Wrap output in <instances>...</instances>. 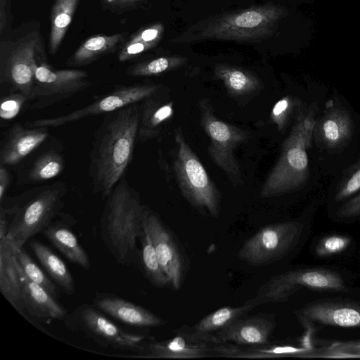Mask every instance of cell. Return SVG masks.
<instances>
[{
    "label": "cell",
    "mask_w": 360,
    "mask_h": 360,
    "mask_svg": "<svg viewBox=\"0 0 360 360\" xmlns=\"http://www.w3.org/2000/svg\"><path fill=\"white\" fill-rule=\"evenodd\" d=\"M140 103L104 115L95 131L89 174L94 193L106 198L125 176L137 140Z\"/></svg>",
    "instance_id": "obj_1"
},
{
    "label": "cell",
    "mask_w": 360,
    "mask_h": 360,
    "mask_svg": "<svg viewBox=\"0 0 360 360\" xmlns=\"http://www.w3.org/2000/svg\"><path fill=\"white\" fill-rule=\"evenodd\" d=\"M285 12L283 7L266 4L216 14L192 25L172 41L176 44L212 40L259 41L274 34Z\"/></svg>",
    "instance_id": "obj_2"
},
{
    "label": "cell",
    "mask_w": 360,
    "mask_h": 360,
    "mask_svg": "<svg viewBox=\"0 0 360 360\" xmlns=\"http://www.w3.org/2000/svg\"><path fill=\"white\" fill-rule=\"evenodd\" d=\"M144 205L124 176L106 198L99 223L106 248L122 265H133L140 257L137 240L142 229Z\"/></svg>",
    "instance_id": "obj_3"
},
{
    "label": "cell",
    "mask_w": 360,
    "mask_h": 360,
    "mask_svg": "<svg viewBox=\"0 0 360 360\" xmlns=\"http://www.w3.org/2000/svg\"><path fill=\"white\" fill-rule=\"evenodd\" d=\"M68 186L63 181L44 184L0 203L9 218L6 238L16 250L42 232L58 215L64 205Z\"/></svg>",
    "instance_id": "obj_4"
},
{
    "label": "cell",
    "mask_w": 360,
    "mask_h": 360,
    "mask_svg": "<svg viewBox=\"0 0 360 360\" xmlns=\"http://www.w3.org/2000/svg\"><path fill=\"white\" fill-rule=\"evenodd\" d=\"M39 28H19L0 42V85L2 95L21 92L30 96L38 65L46 63Z\"/></svg>",
    "instance_id": "obj_5"
},
{
    "label": "cell",
    "mask_w": 360,
    "mask_h": 360,
    "mask_svg": "<svg viewBox=\"0 0 360 360\" xmlns=\"http://www.w3.org/2000/svg\"><path fill=\"white\" fill-rule=\"evenodd\" d=\"M315 121L309 115L300 120L283 144L281 156L262 187L260 195L271 198L293 191L309 177L307 148Z\"/></svg>",
    "instance_id": "obj_6"
},
{
    "label": "cell",
    "mask_w": 360,
    "mask_h": 360,
    "mask_svg": "<svg viewBox=\"0 0 360 360\" xmlns=\"http://www.w3.org/2000/svg\"><path fill=\"white\" fill-rule=\"evenodd\" d=\"M176 153L173 169L184 197L199 210L217 217L220 193L180 128L174 131Z\"/></svg>",
    "instance_id": "obj_7"
},
{
    "label": "cell",
    "mask_w": 360,
    "mask_h": 360,
    "mask_svg": "<svg viewBox=\"0 0 360 360\" xmlns=\"http://www.w3.org/2000/svg\"><path fill=\"white\" fill-rule=\"evenodd\" d=\"M70 330L89 337L104 347L130 352L141 356L148 342L143 335L128 333L105 316L96 307L82 304L63 320Z\"/></svg>",
    "instance_id": "obj_8"
},
{
    "label": "cell",
    "mask_w": 360,
    "mask_h": 360,
    "mask_svg": "<svg viewBox=\"0 0 360 360\" xmlns=\"http://www.w3.org/2000/svg\"><path fill=\"white\" fill-rule=\"evenodd\" d=\"M302 288L321 291H347L344 279L338 273L322 268L290 270L273 276L252 298L255 304L287 301Z\"/></svg>",
    "instance_id": "obj_9"
},
{
    "label": "cell",
    "mask_w": 360,
    "mask_h": 360,
    "mask_svg": "<svg viewBox=\"0 0 360 360\" xmlns=\"http://www.w3.org/2000/svg\"><path fill=\"white\" fill-rule=\"evenodd\" d=\"M198 105L202 127L210 139V156L233 185L241 184V173L233 150L247 141L248 133L218 119L207 99H201Z\"/></svg>",
    "instance_id": "obj_10"
},
{
    "label": "cell",
    "mask_w": 360,
    "mask_h": 360,
    "mask_svg": "<svg viewBox=\"0 0 360 360\" xmlns=\"http://www.w3.org/2000/svg\"><path fill=\"white\" fill-rule=\"evenodd\" d=\"M236 345L221 340L217 335L198 331L178 333L163 341H148L141 357L155 359L233 358Z\"/></svg>",
    "instance_id": "obj_11"
},
{
    "label": "cell",
    "mask_w": 360,
    "mask_h": 360,
    "mask_svg": "<svg viewBox=\"0 0 360 360\" xmlns=\"http://www.w3.org/2000/svg\"><path fill=\"white\" fill-rule=\"evenodd\" d=\"M160 86L136 84L116 86L113 90L81 108L56 117L36 119L25 122L28 127H58L65 124L98 115H105L157 95Z\"/></svg>",
    "instance_id": "obj_12"
},
{
    "label": "cell",
    "mask_w": 360,
    "mask_h": 360,
    "mask_svg": "<svg viewBox=\"0 0 360 360\" xmlns=\"http://www.w3.org/2000/svg\"><path fill=\"white\" fill-rule=\"evenodd\" d=\"M302 230V224L295 221L265 226L244 242L238 256L250 265L270 264L283 257L295 246Z\"/></svg>",
    "instance_id": "obj_13"
},
{
    "label": "cell",
    "mask_w": 360,
    "mask_h": 360,
    "mask_svg": "<svg viewBox=\"0 0 360 360\" xmlns=\"http://www.w3.org/2000/svg\"><path fill=\"white\" fill-rule=\"evenodd\" d=\"M91 86L87 72L54 70L46 62L37 65L29 109L41 110L68 98Z\"/></svg>",
    "instance_id": "obj_14"
},
{
    "label": "cell",
    "mask_w": 360,
    "mask_h": 360,
    "mask_svg": "<svg viewBox=\"0 0 360 360\" xmlns=\"http://www.w3.org/2000/svg\"><path fill=\"white\" fill-rule=\"evenodd\" d=\"M143 218L169 285L176 290L179 289L185 268L183 257L173 236L158 214L146 205H144Z\"/></svg>",
    "instance_id": "obj_15"
},
{
    "label": "cell",
    "mask_w": 360,
    "mask_h": 360,
    "mask_svg": "<svg viewBox=\"0 0 360 360\" xmlns=\"http://www.w3.org/2000/svg\"><path fill=\"white\" fill-rule=\"evenodd\" d=\"M301 323L344 328H360V304L349 302L320 301L296 311Z\"/></svg>",
    "instance_id": "obj_16"
},
{
    "label": "cell",
    "mask_w": 360,
    "mask_h": 360,
    "mask_svg": "<svg viewBox=\"0 0 360 360\" xmlns=\"http://www.w3.org/2000/svg\"><path fill=\"white\" fill-rule=\"evenodd\" d=\"M49 127H28L13 124L1 141L0 165L13 167L38 148L49 136Z\"/></svg>",
    "instance_id": "obj_17"
},
{
    "label": "cell",
    "mask_w": 360,
    "mask_h": 360,
    "mask_svg": "<svg viewBox=\"0 0 360 360\" xmlns=\"http://www.w3.org/2000/svg\"><path fill=\"white\" fill-rule=\"evenodd\" d=\"M94 305L111 317L135 327H158L166 321L147 309L118 296L97 293Z\"/></svg>",
    "instance_id": "obj_18"
},
{
    "label": "cell",
    "mask_w": 360,
    "mask_h": 360,
    "mask_svg": "<svg viewBox=\"0 0 360 360\" xmlns=\"http://www.w3.org/2000/svg\"><path fill=\"white\" fill-rule=\"evenodd\" d=\"M275 328V321L268 315L239 318L217 333L226 342L239 346H257L269 343Z\"/></svg>",
    "instance_id": "obj_19"
},
{
    "label": "cell",
    "mask_w": 360,
    "mask_h": 360,
    "mask_svg": "<svg viewBox=\"0 0 360 360\" xmlns=\"http://www.w3.org/2000/svg\"><path fill=\"white\" fill-rule=\"evenodd\" d=\"M21 282L26 311L35 317L63 321L68 312L49 292L32 281L23 271L15 257Z\"/></svg>",
    "instance_id": "obj_20"
},
{
    "label": "cell",
    "mask_w": 360,
    "mask_h": 360,
    "mask_svg": "<svg viewBox=\"0 0 360 360\" xmlns=\"http://www.w3.org/2000/svg\"><path fill=\"white\" fill-rule=\"evenodd\" d=\"M15 250L6 236L0 238V290L14 309L27 318L21 282L15 262Z\"/></svg>",
    "instance_id": "obj_21"
},
{
    "label": "cell",
    "mask_w": 360,
    "mask_h": 360,
    "mask_svg": "<svg viewBox=\"0 0 360 360\" xmlns=\"http://www.w3.org/2000/svg\"><path fill=\"white\" fill-rule=\"evenodd\" d=\"M64 165L63 155L58 151L54 149L44 151L18 170L16 184L26 185L47 181L58 176Z\"/></svg>",
    "instance_id": "obj_22"
},
{
    "label": "cell",
    "mask_w": 360,
    "mask_h": 360,
    "mask_svg": "<svg viewBox=\"0 0 360 360\" xmlns=\"http://www.w3.org/2000/svg\"><path fill=\"white\" fill-rule=\"evenodd\" d=\"M157 95L140 103L137 140L148 141L158 136L163 124L173 115V103L164 102Z\"/></svg>",
    "instance_id": "obj_23"
},
{
    "label": "cell",
    "mask_w": 360,
    "mask_h": 360,
    "mask_svg": "<svg viewBox=\"0 0 360 360\" xmlns=\"http://www.w3.org/2000/svg\"><path fill=\"white\" fill-rule=\"evenodd\" d=\"M41 233L71 262L86 270L90 268L86 252L68 225L52 221Z\"/></svg>",
    "instance_id": "obj_24"
},
{
    "label": "cell",
    "mask_w": 360,
    "mask_h": 360,
    "mask_svg": "<svg viewBox=\"0 0 360 360\" xmlns=\"http://www.w3.org/2000/svg\"><path fill=\"white\" fill-rule=\"evenodd\" d=\"M127 36V32L110 35L98 34L84 41L67 60L70 67L84 66L98 60L101 57L112 53L122 44Z\"/></svg>",
    "instance_id": "obj_25"
},
{
    "label": "cell",
    "mask_w": 360,
    "mask_h": 360,
    "mask_svg": "<svg viewBox=\"0 0 360 360\" xmlns=\"http://www.w3.org/2000/svg\"><path fill=\"white\" fill-rule=\"evenodd\" d=\"M30 246L43 267L65 294L71 295L75 291L73 276L63 261L49 247L36 239H32Z\"/></svg>",
    "instance_id": "obj_26"
},
{
    "label": "cell",
    "mask_w": 360,
    "mask_h": 360,
    "mask_svg": "<svg viewBox=\"0 0 360 360\" xmlns=\"http://www.w3.org/2000/svg\"><path fill=\"white\" fill-rule=\"evenodd\" d=\"M214 73L233 96L249 95L263 86L262 81L254 73L241 68L219 64L214 67Z\"/></svg>",
    "instance_id": "obj_27"
},
{
    "label": "cell",
    "mask_w": 360,
    "mask_h": 360,
    "mask_svg": "<svg viewBox=\"0 0 360 360\" xmlns=\"http://www.w3.org/2000/svg\"><path fill=\"white\" fill-rule=\"evenodd\" d=\"M352 129V121L347 112L335 108L321 118L317 130L321 139L326 146L336 148L349 140Z\"/></svg>",
    "instance_id": "obj_28"
},
{
    "label": "cell",
    "mask_w": 360,
    "mask_h": 360,
    "mask_svg": "<svg viewBox=\"0 0 360 360\" xmlns=\"http://www.w3.org/2000/svg\"><path fill=\"white\" fill-rule=\"evenodd\" d=\"M79 0H55L51 12L49 51L55 54L72 22Z\"/></svg>",
    "instance_id": "obj_29"
},
{
    "label": "cell",
    "mask_w": 360,
    "mask_h": 360,
    "mask_svg": "<svg viewBox=\"0 0 360 360\" xmlns=\"http://www.w3.org/2000/svg\"><path fill=\"white\" fill-rule=\"evenodd\" d=\"M257 307L252 299L238 307H224L207 314L193 327L195 330L207 333H217L236 319Z\"/></svg>",
    "instance_id": "obj_30"
},
{
    "label": "cell",
    "mask_w": 360,
    "mask_h": 360,
    "mask_svg": "<svg viewBox=\"0 0 360 360\" xmlns=\"http://www.w3.org/2000/svg\"><path fill=\"white\" fill-rule=\"evenodd\" d=\"M139 240L141 244L140 257L148 279L154 285L160 288L169 285V280L160 266L155 248L143 218Z\"/></svg>",
    "instance_id": "obj_31"
},
{
    "label": "cell",
    "mask_w": 360,
    "mask_h": 360,
    "mask_svg": "<svg viewBox=\"0 0 360 360\" xmlns=\"http://www.w3.org/2000/svg\"><path fill=\"white\" fill-rule=\"evenodd\" d=\"M188 58L182 56L160 57L136 63L127 69V75L132 77L158 75L184 65Z\"/></svg>",
    "instance_id": "obj_32"
},
{
    "label": "cell",
    "mask_w": 360,
    "mask_h": 360,
    "mask_svg": "<svg viewBox=\"0 0 360 360\" xmlns=\"http://www.w3.org/2000/svg\"><path fill=\"white\" fill-rule=\"evenodd\" d=\"M303 349L288 345H266L236 347L233 358L264 359L277 358L286 356H297Z\"/></svg>",
    "instance_id": "obj_33"
},
{
    "label": "cell",
    "mask_w": 360,
    "mask_h": 360,
    "mask_svg": "<svg viewBox=\"0 0 360 360\" xmlns=\"http://www.w3.org/2000/svg\"><path fill=\"white\" fill-rule=\"evenodd\" d=\"M15 257L25 274L34 283L49 292L54 298H58L55 283L51 281L42 269L33 261L24 247L15 250Z\"/></svg>",
    "instance_id": "obj_34"
},
{
    "label": "cell",
    "mask_w": 360,
    "mask_h": 360,
    "mask_svg": "<svg viewBox=\"0 0 360 360\" xmlns=\"http://www.w3.org/2000/svg\"><path fill=\"white\" fill-rule=\"evenodd\" d=\"M30 96L14 92L1 97L0 117L1 121L8 122L16 117L22 111L25 105H29Z\"/></svg>",
    "instance_id": "obj_35"
},
{
    "label": "cell",
    "mask_w": 360,
    "mask_h": 360,
    "mask_svg": "<svg viewBox=\"0 0 360 360\" xmlns=\"http://www.w3.org/2000/svg\"><path fill=\"white\" fill-rule=\"evenodd\" d=\"M351 243V239L344 235H330L322 238L316 245L315 252L319 257H328L340 253Z\"/></svg>",
    "instance_id": "obj_36"
},
{
    "label": "cell",
    "mask_w": 360,
    "mask_h": 360,
    "mask_svg": "<svg viewBox=\"0 0 360 360\" xmlns=\"http://www.w3.org/2000/svg\"><path fill=\"white\" fill-rule=\"evenodd\" d=\"M359 190H360V160L340 184L335 200L338 202L343 200Z\"/></svg>",
    "instance_id": "obj_37"
},
{
    "label": "cell",
    "mask_w": 360,
    "mask_h": 360,
    "mask_svg": "<svg viewBox=\"0 0 360 360\" xmlns=\"http://www.w3.org/2000/svg\"><path fill=\"white\" fill-rule=\"evenodd\" d=\"M295 105V101L290 96L279 100L273 107L270 118L277 125L279 130H283Z\"/></svg>",
    "instance_id": "obj_38"
},
{
    "label": "cell",
    "mask_w": 360,
    "mask_h": 360,
    "mask_svg": "<svg viewBox=\"0 0 360 360\" xmlns=\"http://www.w3.org/2000/svg\"><path fill=\"white\" fill-rule=\"evenodd\" d=\"M165 27L162 23L156 22L139 30L131 36L129 41H142L156 46L164 34Z\"/></svg>",
    "instance_id": "obj_39"
},
{
    "label": "cell",
    "mask_w": 360,
    "mask_h": 360,
    "mask_svg": "<svg viewBox=\"0 0 360 360\" xmlns=\"http://www.w3.org/2000/svg\"><path fill=\"white\" fill-rule=\"evenodd\" d=\"M155 47L154 46L142 41H127L120 48L117 58L120 62L131 60L145 51Z\"/></svg>",
    "instance_id": "obj_40"
},
{
    "label": "cell",
    "mask_w": 360,
    "mask_h": 360,
    "mask_svg": "<svg viewBox=\"0 0 360 360\" xmlns=\"http://www.w3.org/2000/svg\"><path fill=\"white\" fill-rule=\"evenodd\" d=\"M326 356L351 357L360 356V342H337L331 345Z\"/></svg>",
    "instance_id": "obj_41"
},
{
    "label": "cell",
    "mask_w": 360,
    "mask_h": 360,
    "mask_svg": "<svg viewBox=\"0 0 360 360\" xmlns=\"http://www.w3.org/2000/svg\"><path fill=\"white\" fill-rule=\"evenodd\" d=\"M148 0H100L102 6L111 11L124 12L135 8Z\"/></svg>",
    "instance_id": "obj_42"
},
{
    "label": "cell",
    "mask_w": 360,
    "mask_h": 360,
    "mask_svg": "<svg viewBox=\"0 0 360 360\" xmlns=\"http://www.w3.org/2000/svg\"><path fill=\"white\" fill-rule=\"evenodd\" d=\"M337 215L342 218L360 216V193L343 204L337 212Z\"/></svg>",
    "instance_id": "obj_43"
},
{
    "label": "cell",
    "mask_w": 360,
    "mask_h": 360,
    "mask_svg": "<svg viewBox=\"0 0 360 360\" xmlns=\"http://www.w3.org/2000/svg\"><path fill=\"white\" fill-rule=\"evenodd\" d=\"M8 167L0 165V203L6 197V192L11 181V174L8 170Z\"/></svg>",
    "instance_id": "obj_44"
},
{
    "label": "cell",
    "mask_w": 360,
    "mask_h": 360,
    "mask_svg": "<svg viewBox=\"0 0 360 360\" xmlns=\"http://www.w3.org/2000/svg\"><path fill=\"white\" fill-rule=\"evenodd\" d=\"M7 23L6 0H0V33L1 34L6 30Z\"/></svg>",
    "instance_id": "obj_45"
},
{
    "label": "cell",
    "mask_w": 360,
    "mask_h": 360,
    "mask_svg": "<svg viewBox=\"0 0 360 360\" xmlns=\"http://www.w3.org/2000/svg\"></svg>",
    "instance_id": "obj_46"
}]
</instances>
